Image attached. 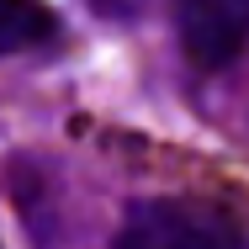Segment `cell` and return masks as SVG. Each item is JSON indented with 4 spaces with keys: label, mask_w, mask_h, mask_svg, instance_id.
Returning <instances> with one entry per match:
<instances>
[{
    "label": "cell",
    "mask_w": 249,
    "mask_h": 249,
    "mask_svg": "<svg viewBox=\"0 0 249 249\" xmlns=\"http://www.w3.org/2000/svg\"><path fill=\"white\" fill-rule=\"evenodd\" d=\"M111 249H249V233L212 201L154 196L127 207Z\"/></svg>",
    "instance_id": "cell-1"
},
{
    "label": "cell",
    "mask_w": 249,
    "mask_h": 249,
    "mask_svg": "<svg viewBox=\"0 0 249 249\" xmlns=\"http://www.w3.org/2000/svg\"><path fill=\"white\" fill-rule=\"evenodd\" d=\"M175 37L196 69H223L249 48V0H175Z\"/></svg>",
    "instance_id": "cell-2"
},
{
    "label": "cell",
    "mask_w": 249,
    "mask_h": 249,
    "mask_svg": "<svg viewBox=\"0 0 249 249\" xmlns=\"http://www.w3.org/2000/svg\"><path fill=\"white\" fill-rule=\"evenodd\" d=\"M53 32H58V16L43 0H0V53L43 48Z\"/></svg>",
    "instance_id": "cell-3"
}]
</instances>
